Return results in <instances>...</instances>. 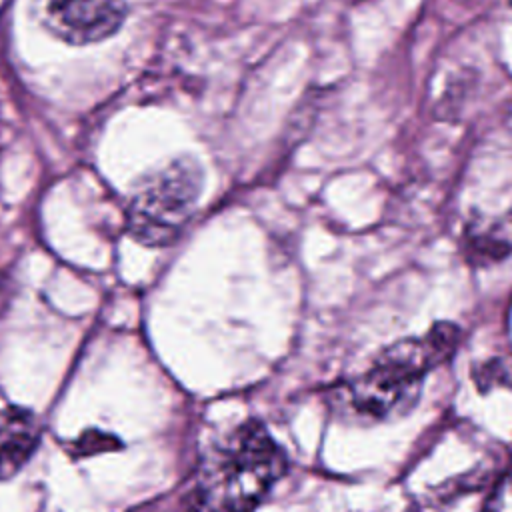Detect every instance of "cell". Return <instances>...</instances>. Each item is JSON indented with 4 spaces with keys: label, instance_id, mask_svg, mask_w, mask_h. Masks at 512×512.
Segmentation results:
<instances>
[{
    "label": "cell",
    "instance_id": "obj_5",
    "mask_svg": "<svg viewBox=\"0 0 512 512\" xmlns=\"http://www.w3.org/2000/svg\"><path fill=\"white\" fill-rule=\"evenodd\" d=\"M40 426L30 410L8 406L0 410V480L14 476L36 452Z\"/></svg>",
    "mask_w": 512,
    "mask_h": 512
},
{
    "label": "cell",
    "instance_id": "obj_8",
    "mask_svg": "<svg viewBox=\"0 0 512 512\" xmlns=\"http://www.w3.org/2000/svg\"><path fill=\"white\" fill-rule=\"evenodd\" d=\"M510 4H512V0H510Z\"/></svg>",
    "mask_w": 512,
    "mask_h": 512
},
{
    "label": "cell",
    "instance_id": "obj_1",
    "mask_svg": "<svg viewBox=\"0 0 512 512\" xmlns=\"http://www.w3.org/2000/svg\"><path fill=\"white\" fill-rule=\"evenodd\" d=\"M456 338L458 328L442 322L426 336L388 346L364 374L332 388L330 406L356 424H380L406 414L420 398L426 372L452 354Z\"/></svg>",
    "mask_w": 512,
    "mask_h": 512
},
{
    "label": "cell",
    "instance_id": "obj_3",
    "mask_svg": "<svg viewBox=\"0 0 512 512\" xmlns=\"http://www.w3.org/2000/svg\"><path fill=\"white\" fill-rule=\"evenodd\" d=\"M202 168L194 158H176L142 176L126 206V232L140 244H172L202 194Z\"/></svg>",
    "mask_w": 512,
    "mask_h": 512
},
{
    "label": "cell",
    "instance_id": "obj_4",
    "mask_svg": "<svg viewBox=\"0 0 512 512\" xmlns=\"http://www.w3.org/2000/svg\"><path fill=\"white\" fill-rule=\"evenodd\" d=\"M126 18L124 0H46V26L68 44H92L112 36Z\"/></svg>",
    "mask_w": 512,
    "mask_h": 512
},
{
    "label": "cell",
    "instance_id": "obj_6",
    "mask_svg": "<svg viewBox=\"0 0 512 512\" xmlns=\"http://www.w3.org/2000/svg\"><path fill=\"white\" fill-rule=\"evenodd\" d=\"M466 252L480 264L502 260L512 252V228L504 222L472 228L466 236Z\"/></svg>",
    "mask_w": 512,
    "mask_h": 512
},
{
    "label": "cell",
    "instance_id": "obj_7",
    "mask_svg": "<svg viewBox=\"0 0 512 512\" xmlns=\"http://www.w3.org/2000/svg\"><path fill=\"white\" fill-rule=\"evenodd\" d=\"M486 512H512V470L496 486Z\"/></svg>",
    "mask_w": 512,
    "mask_h": 512
},
{
    "label": "cell",
    "instance_id": "obj_2",
    "mask_svg": "<svg viewBox=\"0 0 512 512\" xmlns=\"http://www.w3.org/2000/svg\"><path fill=\"white\" fill-rule=\"evenodd\" d=\"M284 470V452L268 430L256 420L242 422L204 452L182 512H248Z\"/></svg>",
    "mask_w": 512,
    "mask_h": 512
}]
</instances>
